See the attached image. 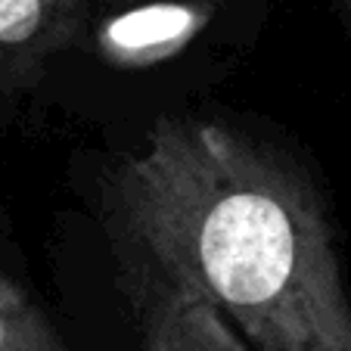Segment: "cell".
<instances>
[{
	"label": "cell",
	"mask_w": 351,
	"mask_h": 351,
	"mask_svg": "<svg viewBox=\"0 0 351 351\" xmlns=\"http://www.w3.org/2000/svg\"><path fill=\"white\" fill-rule=\"evenodd\" d=\"M131 233L249 351H351V298L308 180L239 131L162 119L119 171Z\"/></svg>",
	"instance_id": "1"
},
{
	"label": "cell",
	"mask_w": 351,
	"mask_h": 351,
	"mask_svg": "<svg viewBox=\"0 0 351 351\" xmlns=\"http://www.w3.org/2000/svg\"><path fill=\"white\" fill-rule=\"evenodd\" d=\"M87 0H0V87H28L81 32Z\"/></svg>",
	"instance_id": "2"
},
{
	"label": "cell",
	"mask_w": 351,
	"mask_h": 351,
	"mask_svg": "<svg viewBox=\"0 0 351 351\" xmlns=\"http://www.w3.org/2000/svg\"><path fill=\"white\" fill-rule=\"evenodd\" d=\"M215 7L199 0H162L128 10L103 22L97 34V50L119 69H146L178 56L202 28L208 25Z\"/></svg>",
	"instance_id": "3"
},
{
	"label": "cell",
	"mask_w": 351,
	"mask_h": 351,
	"mask_svg": "<svg viewBox=\"0 0 351 351\" xmlns=\"http://www.w3.org/2000/svg\"><path fill=\"white\" fill-rule=\"evenodd\" d=\"M143 351H249L233 326L190 289L168 286L149 314Z\"/></svg>",
	"instance_id": "4"
},
{
	"label": "cell",
	"mask_w": 351,
	"mask_h": 351,
	"mask_svg": "<svg viewBox=\"0 0 351 351\" xmlns=\"http://www.w3.org/2000/svg\"><path fill=\"white\" fill-rule=\"evenodd\" d=\"M0 351H69L50 317L3 274H0Z\"/></svg>",
	"instance_id": "5"
},
{
	"label": "cell",
	"mask_w": 351,
	"mask_h": 351,
	"mask_svg": "<svg viewBox=\"0 0 351 351\" xmlns=\"http://www.w3.org/2000/svg\"><path fill=\"white\" fill-rule=\"evenodd\" d=\"M345 3H348V10H351V0H345Z\"/></svg>",
	"instance_id": "6"
}]
</instances>
